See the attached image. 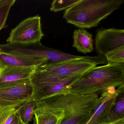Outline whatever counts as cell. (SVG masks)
<instances>
[{
	"label": "cell",
	"instance_id": "d6986e66",
	"mask_svg": "<svg viewBox=\"0 0 124 124\" xmlns=\"http://www.w3.org/2000/svg\"><path fill=\"white\" fill-rule=\"evenodd\" d=\"M16 1V0H13L10 3L0 8V31L3 29H6L8 27V25L6 24V21L10 10Z\"/></svg>",
	"mask_w": 124,
	"mask_h": 124
},
{
	"label": "cell",
	"instance_id": "7402d4cb",
	"mask_svg": "<svg viewBox=\"0 0 124 124\" xmlns=\"http://www.w3.org/2000/svg\"><path fill=\"white\" fill-rule=\"evenodd\" d=\"M99 124H124V119L119 120L109 123H101Z\"/></svg>",
	"mask_w": 124,
	"mask_h": 124
},
{
	"label": "cell",
	"instance_id": "52a82bcc",
	"mask_svg": "<svg viewBox=\"0 0 124 124\" xmlns=\"http://www.w3.org/2000/svg\"><path fill=\"white\" fill-rule=\"evenodd\" d=\"M124 87H111L99 96L98 104L90 116L80 124H99L108 112Z\"/></svg>",
	"mask_w": 124,
	"mask_h": 124
},
{
	"label": "cell",
	"instance_id": "ffe728a7",
	"mask_svg": "<svg viewBox=\"0 0 124 124\" xmlns=\"http://www.w3.org/2000/svg\"><path fill=\"white\" fill-rule=\"evenodd\" d=\"M29 100V99L21 101H8V100H5V99L0 98V107H3L6 106L13 105V104H16L19 103L25 102Z\"/></svg>",
	"mask_w": 124,
	"mask_h": 124
},
{
	"label": "cell",
	"instance_id": "484cf974",
	"mask_svg": "<svg viewBox=\"0 0 124 124\" xmlns=\"http://www.w3.org/2000/svg\"><path fill=\"white\" fill-rule=\"evenodd\" d=\"M1 66H0V71H1Z\"/></svg>",
	"mask_w": 124,
	"mask_h": 124
},
{
	"label": "cell",
	"instance_id": "3957f363",
	"mask_svg": "<svg viewBox=\"0 0 124 124\" xmlns=\"http://www.w3.org/2000/svg\"><path fill=\"white\" fill-rule=\"evenodd\" d=\"M124 2V0H80L64 11L63 18L80 29L96 27Z\"/></svg>",
	"mask_w": 124,
	"mask_h": 124
},
{
	"label": "cell",
	"instance_id": "7c38bea8",
	"mask_svg": "<svg viewBox=\"0 0 124 124\" xmlns=\"http://www.w3.org/2000/svg\"><path fill=\"white\" fill-rule=\"evenodd\" d=\"M35 68L5 67L0 71V87L30 79Z\"/></svg>",
	"mask_w": 124,
	"mask_h": 124
},
{
	"label": "cell",
	"instance_id": "d4e9b609",
	"mask_svg": "<svg viewBox=\"0 0 124 124\" xmlns=\"http://www.w3.org/2000/svg\"><path fill=\"white\" fill-rule=\"evenodd\" d=\"M21 124H24V123H23V122H22L21 120Z\"/></svg>",
	"mask_w": 124,
	"mask_h": 124
},
{
	"label": "cell",
	"instance_id": "6da1fadb",
	"mask_svg": "<svg viewBox=\"0 0 124 124\" xmlns=\"http://www.w3.org/2000/svg\"><path fill=\"white\" fill-rule=\"evenodd\" d=\"M124 86V64L107 63L87 72L67 90L80 95H101L111 88Z\"/></svg>",
	"mask_w": 124,
	"mask_h": 124
},
{
	"label": "cell",
	"instance_id": "7a4b0ae2",
	"mask_svg": "<svg viewBox=\"0 0 124 124\" xmlns=\"http://www.w3.org/2000/svg\"><path fill=\"white\" fill-rule=\"evenodd\" d=\"M67 89L40 101L48 107L64 111V116L60 124H80L93 112L100 95H80Z\"/></svg>",
	"mask_w": 124,
	"mask_h": 124
},
{
	"label": "cell",
	"instance_id": "4fadbf2b",
	"mask_svg": "<svg viewBox=\"0 0 124 124\" xmlns=\"http://www.w3.org/2000/svg\"><path fill=\"white\" fill-rule=\"evenodd\" d=\"M72 47L78 52L86 54L93 51V35L84 29L76 30L73 32Z\"/></svg>",
	"mask_w": 124,
	"mask_h": 124
},
{
	"label": "cell",
	"instance_id": "cb8c5ba5",
	"mask_svg": "<svg viewBox=\"0 0 124 124\" xmlns=\"http://www.w3.org/2000/svg\"><path fill=\"white\" fill-rule=\"evenodd\" d=\"M33 120H34L33 124H37V120H36L35 117H33Z\"/></svg>",
	"mask_w": 124,
	"mask_h": 124
},
{
	"label": "cell",
	"instance_id": "30bf717a",
	"mask_svg": "<svg viewBox=\"0 0 124 124\" xmlns=\"http://www.w3.org/2000/svg\"><path fill=\"white\" fill-rule=\"evenodd\" d=\"M46 60L42 58L18 56L0 52L1 69L5 67L35 68L45 65Z\"/></svg>",
	"mask_w": 124,
	"mask_h": 124
},
{
	"label": "cell",
	"instance_id": "603a6c76",
	"mask_svg": "<svg viewBox=\"0 0 124 124\" xmlns=\"http://www.w3.org/2000/svg\"><path fill=\"white\" fill-rule=\"evenodd\" d=\"M14 114L12 116H11L5 122V123L3 124H11L12 122H13V120L14 119V118H15V116H16V114Z\"/></svg>",
	"mask_w": 124,
	"mask_h": 124
},
{
	"label": "cell",
	"instance_id": "9a60e30c",
	"mask_svg": "<svg viewBox=\"0 0 124 124\" xmlns=\"http://www.w3.org/2000/svg\"><path fill=\"white\" fill-rule=\"evenodd\" d=\"M35 105L36 101L30 99L19 106L17 114L22 122L24 124H29L32 120Z\"/></svg>",
	"mask_w": 124,
	"mask_h": 124
},
{
	"label": "cell",
	"instance_id": "9c48e42d",
	"mask_svg": "<svg viewBox=\"0 0 124 124\" xmlns=\"http://www.w3.org/2000/svg\"><path fill=\"white\" fill-rule=\"evenodd\" d=\"M33 92L31 80L5 85L0 87V98L11 101L30 99Z\"/></svg>",
	"mask_w": 124,
	"mask_h": 124
},
{
	"label": "cell",
	"instance_id": "ac0fdd59",
	"mask_svg": "<svg viewBox=\"0 0 124 124\" xmlns=\"http://www.w3.org/2000/svg\"><path fill=\"white\" fill-rule=\"evenodd\" d=\"M80 0H54L51 5L50 10L53 12H58L66 10Z\"/></svg>",
	"mask_w": 124,
	"mask_h": 124
},
{
	"label": "cell",
	"instance_id": "5b68a950",
	"mask_svg": "<svg viewBox=\"0 0 124 124\" xmlns=\"http://www.w3.org/2000/svg\"><path fill=\"white\" fill-rule=\"evenodd\" d=\"M97 65L95 62L86 60H68L51 65H42L37 69L56 77L66 78L85 73Z\"/></svg>",
	"mask_w": 124,
	"mask_h": 124
},
{
	"label": "cell",
	"instance_id": "8fae6325",
	"mask_svg": "<svg viewBox=\"0 0 124 124\" xmlns=\"http://www.w3.org/2000/svg\"><path fill=\"white\" fill-rule=\"evenodd\" d=\"M34 115L37 124H60L64 116V111L48 107L40 101H36Z\"/></svg>",
	"mask_w": 124,
	"mask_h": 124
},
{
	"label": "cell",
	"instance_id": "8992f818",
	"mask_svg": "<svg viewBox=\"0 0 124 124\" xmlns=\"http://www.w3.org/2000/svg\"><path fill=\"white\" fill-rule=\"evenodd\" d=\"M124 46V30L112 28L101 29L96 31L95 49L98 55L105 56L106 54Z\"/></svg>",
	"mask_w": 124,
	"mask_h": 124
},
{
	"label": "cell",
	"instance_id": "277c9868",
	"mask_svg": "<svg viewBox=\"0 0 124 124\" xmlns=\"http://www.w3.org/2000/svg\"><path fill=\"white\" fill-rule=\"evenodd\" d=\"M45 35L42 30L41 17H29L20 22L10 32L8 43L28 45L40 42Z\"/></svg>",
	"mask_w": 124,
	"mask_h": 124
},
{
	"label": "cell",
	"instance_id": "ba28073f",
	"mask_svg": "<svg viewBox=\"0 0 124 124\" xmlns=\"http://www.w3.org/2000/svg\"><path fill=\"white\" fill-rule=\"evenodd\" d=\"M85 73L67 78L54 85L32 84L33 92L30 100L38 101L50 97L65 88H69L70 85L81 78Z\"/></svg>",
	"mask_w": 124,
	"mask_h": 124
},
{
	"label": "cell",
	"instance_id": "44dd1931",
	"mask_svg": "<svg viewBox=\"0 0 124 124\" xmlns=\"http://www.w3.org/2000/svg\"><path fill=\"white\" fill-rule=\"evenodd\" d=\"M21 120L18 115L16 113L15 118L11 124H21Z\"/></svg>",
	"mask_w": 124,
	"mask_h": 124
},
{
	"label": "cell",
	"instance_id": "5bb4252c",
	"mask_svg": "<svg viewBox=\"0 0 124 124\" xmlns=\"http://www.w3.org/2000/svg\"><path fill=\"white\" fill-rule=\"evenodd\" d=\"M124 119V90L118 95L111 109L99 124L109 123Z\"/></svg>",
	"mask_w": 124,
	"mask_h": 124
},
{
	"label": "cell",
	"instance_id": "e0dca14e",
	"mask_svg": "<svg viewBox=\"0 0 124 124\" xmlns=\"http://www.w3.org/2000/svg\"><path fill=\"white\" fill-rule=\"evenodd\" d=\"M24 102L0 107V124H4L10 117L17 113L19 106Z\"/></svg>",
	"mask_w": 124,
	"mask_h": 124
},
{
	"label": "cell",
	"instance_id": "2e32d148",
	"mask_svg": "<svg viewBox=\"0 0 124 124\" xmlns=\"http://www.w3.org/2000/svg\"><path fill=\"white\" fill-rule=\"evenodd\" d=\"M104 57L107 63L124 64V46L109 51Z\"/></svg>",
	"mask_w": 124,
	"mask_h": 124
}]
</instances>
